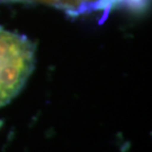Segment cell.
I'll return each instance as SVG.
<instances>
[{"instance_id": "obj_1", "label": "cell", "mask_w": 152, "mask_h": 152, "mask_svg": "<svg viewBox=\"0 0 152 152\" xmlns=\"http://www.w3.org/2000/svg\"><path fill=\"white\" fill-rule=\"evenodd\" d=\"M35 45L0 25V108L22 91L35 66Z\"/></svg>"}, {"instance_id": "obj_2", "label": "cell", "mask_w": 152, "mask_h": 152, "mask_svg": "<svg viewBox=\"0 0 152 152\" xmlns=\"http://www.w3.org/2000/svg\"><path fill=\"white\" fill-rule=\"evenodd\" d=\"M0 1L43 4V5L60 8L63 10L73 11V12H83L86 9L98 8V0H0Z\"/></svg>"}]
</instances>
